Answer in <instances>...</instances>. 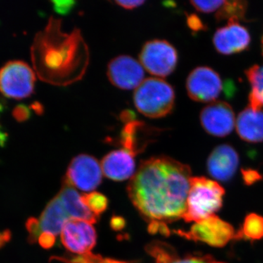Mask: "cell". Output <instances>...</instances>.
<instances>
[{
	"mask_svg": "<svg viewBox=\"0 0 263 263\" xmlns=\"http://www.w3.org/2000/svg\"><path fill=\"white\" fill-rule=\"evenodd\" d=\"M191 169L166 156L143 161L133 176L128 193L147 219L173 221L183 218L190 188Z\"/></svg>",
	"mask_w": 263,
	"mask_h": 263,
	"instance_id": "6da1fadb",
	"label": "cell"
},
{
	"mask_svg": "<svg viewBox=\"0 0 263 263\" xmlns=\"http://www.w3.org/2000/svg\"><path fill=\"white\" fill-rule=\"evenodd\" d=\"M33 68L44 82L66 86L81 80L89 63V51L80 29L63 32L61 19L51 17L31 47Z\"/></svg>",
	"mask_w": 263,
	"mask_h": 263,
	"instance_id": "7a4b0ae2",
	"label": "cell"
},
{
	"mask_svg": "<svg viewBox=\"0 0 263 263\" xmlns=\"http://www.w3.org/2000/svg\"><path fill=\"white\" fill-rule=\"evenodd\" d=\"M226 191L219 183L205 177H192L183 219L198 222L214 215L222 206Z\"/></svg>",
	"mask_w": 263,
	"mask_h": 263,
	"instance_id": "3957f363",
	"label": "cell"
},
{
	"mask_svg": "<svg viewBox=\"0 0 263 263\" xmlns=\"http://www.w3.org/2000/svg\"><path fill=\"white\" fill-rule=\"evenodd\" d=\"M133 100L140 113L150 119H159L172 111L175 91L168 83L160 78H148L137 88Z\"/></svg>",
	"mask_w": 263,
	"mask_h": 263,
	"instance_id": "277c9868",
	"label": "cell"
},
{
	"mask_svg": "<svg viewBox=\"0 0 263 263\" xmlns=\"http://www.w3.org/2000/svg\"><path fill=\"white\" fill-rule=\"evenodd\" d=\"M35 81V72L26 62L10 61L0 69V92L7 98H28L34 91Z\"/></svg>",
	"mask_w": 263,
	"mask_h": 263,
	"instance_id": "5b68a950",
	"label": "cell"
},
{
	"mask_svg": "<svg viewBox=\"0 0 263 263\" xmlns=\"http://www.w3.org/2000/svg\"><path fill=\"white\" fill-rule=\"evenodd\" d=\"M178 62L176 48L165 41L155 40L147 42L140 53V62L152 75L167 77L174 72Z\"/></svg>",
	"mask_w": 263,
	"mask_h": 263,
	"instance_id": "8992f818",
	"label": "cell"
},
{
	"mask_svg": "<svg viewBox=\"0 0 263 263\" xmlns=\"http://www.w3.org/2000/svg\"><path fill=\"white\" fill-rule=\"evenodd\" d=\"M178 233L188 239L214 247H224L230 240L235 239V236L233 227L216 215L195 223L188 232Z\"/></svg>",
	"mask_w": 263,
	"mask_h": 263,
	"instance_id": "52a82bcc",
	"label": "cell"
},
{
	"mask_svg": "<svg viewBox=\"0 0 263 263\" xmlns=\"http://www.w3.org/2000/svg\"><path fill=\"white\" fill-rule=\"evenodd\" d=\"M103 174L101 164L95 157L79 155L74 157L69 164L65 181L81 191L91 192L101 183Z\"/></svg>",
	"mask_w": 263,
	"mask_h": 263,
	"instance_id": "ba28073f",
	"label": "cell"
},
{
	"mask_svg": "<svg viewBox=\"0 0 263 263\" xmlns=\"http://www.w3.org/2000/svg\"><path fill=\"white\" fill-rule=\"evenodd\" d=\"M186 89L192 100L201 103H213L222 91V81L219 74L212 68L197 67L189 75Z\"/></svg>",
	"mask_w": 263,
	"mask_h": 263,
	"instance_id": "9c48e42d",
	"label": "cell"
},
{
	"mask_svg": "<svg viewBox=\"0 0 263 263\" xmlns=\"http://www.w3.org/2000/svg\"><path fill=\"white\" fill-rule=\"evenodd\" d=\"M107 76L116 87L124 90L137 89L144 79V68L134 58L122 55L109 62Z\"/></svg>",
	"mask_w": 263,
	"mask_h": 263,
	"instance_id": "30bf717a",
	"label": "cell"
},
{
	"mask_svg": "<svg viewBox=\"0 0 263 263\" xmlns=\"http://www.w3.org/2000/svg\"><path fill=\"white\" fill-rule=\"evenodd\" d=\"M91 223L72 219L62 230L61 239L65 248L79 255L91 253L97 241V233Z\"/></svg>",
	"mask_w": 263,
	"mask_h": 263,
	"instance_id": "8fae6325",
	"label": "cell"
},
{
	"mask_svg": "<svg viewBox=\"0 0 263 263\" xmlns=\"http://www.w3.org/2000/svg\"><path fill=\"white\" fill-rule=\"evenodd\" d=\"M200 122L209 134L216 137L227 136L234 128V112L226 102H213L202 109Z\"/></svg>",
	"mask_w": 263,
	"mask_h": 263,
	"instance_id": "7c38bea8",
	"label": "cell"
},
{
	"mask_svg": "<svg viewBox=\"0 0 263 263\" xmlns=\"http://www.w3.org/2000/svg\"><path fill=\"white\" fill-rule=\"evenodd\" d=\"M239 157L230 145L216 147L207 161V171L212 177L219 181H230L236 173Z\"/></svg>",
	"mask_w": 263,
	"mask_h": 263,
	"instance_id": "4fadbf2b",
	"label": "cell"
},
{
	"mask_svg": "<svg viewBox=\"0 0 263 263\" xmlns=\"http://www.w3.org/2000/svg\"><path fill=\"white\" fill-rule=\"evenodd\" d=\"M216 51L222 54H232L245 51L250 43V34L238 22L232 21L228 25L218 29L214 36Z\"/></svg>",
	"mask_w": 263,
	"mask_h": 263,
	"instance_id": "5bb4252c",
	"label": "cell"
},
{
	"mask_svg": "<svg viewBox=\"0 0 263 263\" xmlns=\"http://www.w3.org/2000/svg\"><path fill=\"white\" fill-rule=\"evenodd\" d=\"M135 156L124 148L110 152L105 156L101 162L103 174L116 181L129 179L136 170Z\"/></svg>",
	"mask_w": 263,
	"mask_h": 263,
	"instance_id": "9a60e30c",
	"label": "cell"
},
{
	"mask_svg": "<svg viewBox=\"0 0 263 263\" xmlns=\"http://www.w3.org/2000/svg\"><path fill=\"white\" fill-rule=\"evenodd\" d=\"M70 220L72 219L57 195L48 202L38 220L41 235L46 233L54 237L61 235L65 224Z\"/></svg>",
	"mask_w": 263,
	"mask_h": 263,
	"instance_id": "2e32d148",
	"label": "cell"
},
{
	"mask_svg": "<svg viewBox=\"0 0 263 263\" xmlns=\"http://www.w3.org/2000/svg\"><path fill=\"white\" fill-rule=\"evenodd\" d=\"M236 130L243 141L249 143L263 141V110L247 107L238 115Z\"/></svg>",
	"mask_w": 263,
	"mask_h": 263,
	"instance_id": "e0dca14e",
	"label": "cell"
},
{
	"mask_svg": "<svg viewBox=\"0 0 263 263\" xmlns=\"http://www.w3.org/2000/svg\"><path fill=\"white\" fill-rule=\"evenodd\" d=\"M58 196L63 202L71 219L86 221L91 224L98 221V216H95L84 203L82 195L68 183H65Z\"/></svg>",
	"mask_w": 263,
	"mask_h": 263,
	"instance_id": "ac0fdd59",
	"label": "cell"
},
{
	"mask_svg": "<svg viewBox=\"0 0 263 263\" xmlns=\"http://www.w3.org/2000/svg\"><path fill=\"white\" fill-rule=\"evenodd\" d=\"M155 130L143 122L133 121L127 123L121 133L120 141L123 148L136 155L150 141L146 139L145 137L152 136Z\"/></svg>",
	"mask_w": 263,
	"mask_h": 263,
	"instance_id": "d6986e66",
	"label": "cell"
},
{
	"mask_svg": "<svg viewBox=\"0 0 263 263\" xmlns=\"http://www.w3.org/2000/svg\"><path fill=\"white\" fill-rule=\"evenodd\" d=\"M247 79L250 83L249 106L254 109H262L263 107V65H254L246 71Z\"/></svg>",
	"mask_w": 263,
	"mask_h": 263,
	"instance_id": "ffe728a7",
	"label": "cell"
},
{
	"mask_svg": "<svg viewBox=\"0 0 263 263\" xmlns=\"http://www.w3.org/2000/svg\"><path fill=\"white\" fill-rule=\"evenodd\" d=\"M263 238V216L249 214L246 216L241 228L235 233V239L257 240Z\"/></svg>",
	"mask_w": 263,
	"mask_h": 263,
	"instance_id": "44dd1931",
	"label": "cell"
},
{
	"mask_svg": "<svg viewBox=\"0 0 263 263\" xmlns=\"http://www.w3.org/2000/svg\"><path fill=\"white\" fill-rule=\"evenodd\" d=\"M247 8V3L245 1H224L216 13V20L238 22L245 18Z\"/></svg>",
	"mask_w": 263,
	"mask_h": 263,
	"instance_id": "7402d4cb",
	"label": "cell"
},
{
	"mask_svg": "<svg viewBox=\"0 0 263 263\" xmlns=\"http://www.w3.org/2000/svg\"><path fill=\"white\" fill-rule=\"evenodd\" d=\"M83 200L95 216H100L106 210L108 200L105 195L98 193H90L82 195Z\"/></svg>",
	"mask_w": 263,
	"mask_h": 263,
	"instance_id": "603a6c76",
	"label": "cell"
},
{
	"mask_svg": "<svg viewBox=\"0 0 263 263\" xmlns=\"http://www.w3.org/2000/svg\"><path fill=\"white\" fill-rule=\"evenodd\" d=\"M192 5L195 9L202 13H216L224 3V0H211V1H192Z\"/></svg>",
	"mask_w": 263,
	"mask_h": 263,
	"instance_id": "cb8c5ba5",
	"label": "cell"
},
{
	"mask_svg": "<svg viewBox=\"0 0 263 263\" xmlns=\"http://www.w3.org/2000/svg\"><path fill=\"white\" fill-rule=\"evenodd\" d=\"M26 228L28 230L29 233V243H35L36 240L39 238L41 235L40 231L39 221L35 218L31 217L26 222Z\"/></svg>",
	"mask_w": 263,
	"mask_h": 263,
	"instance_id": "d4e9b609",
	"label": "cell"
},
{
	"mask_svg": "<svg viewBox=\"0 0 263 263\" xmlns=\"http://www.w3.org/2000/svg\"><path fill=\"white\" fill-rule=\"evenodd\" d=\"M169 263H224L216 262L210 256H189L184 258L175 259Z\"/></svg>",
	"mask_w": 263,
	"mask_h": 263,
	"instance_id": "484cf974",
	"label": "cell"
},
{
	"mask_svg": "<svg viewBox=\"0 0 263 263\" xmlns=\"http://www.w3.org/2000/svg\"><path fill=\"white\" fill-rule=\"evenodd\" d=\"M242 176L246 184L250 186L262 179V175L258 171L252 169L242 170Z\"/></svg>",
	"mask_w": 263,
	"mask_h": 263,
	"instance_id": "4316f807",
	"label": "cell"
},
{
	"mask_svg": "<svg viewBox=\"0 0 263 263\" xmlns=\"http://www.w3.org/2000/svg\"><path fill=\"white\" fill-rule=\"evenodd\" d=\"M53 4L57 12L62 14H66L72 10L76 3L72 1H54L53 2Z\"/></svg>",
	"mask_w": 263,
	"mask_h": 263,
	"instance_id": "83f0119b",
	"label": "cell"
},
{
	"mask_svg": "<svg viewBox=\"0 0 263 263\" xmlns=\"http://www.w3.org/2000/svg\"><path fill=\"white\" fill-rule=\"evenodd\" d=\"M187 24L193 31H200L205 29V26L196 15H190L187 17Z\"/></svg>",
	"mask_w": 263,
	"mask_h": 263,
	"instance_id": "f1b7e54d",
	"label": "cell"
},
{
	"mask_svg": "<svg viewBox=\"0 0 263 263\" xmlns=\"http://www.w3.org/2000/svg\"><path fill=\"white\" fill-rule=\"evenodd\" d=\"M55 238L56 237L53 235L46 234V233H42L38 238L40 245L44 249L51 248L55 242Z\"/></svg>",
	"mask_w": 263,
	"mask_h": 263,
	"instance_id": "f546056e",
	"label": "cell"
},
{
	"mask_svg": "<svg viewBox=\"0 0 263 263\" xmlns=\"http://www.w3.org/2000/svg\"><path fill=\"white\" fill-rule=\"evenodd\" d=\"M115 3L119 5V6L124 8V9L133 10L144 4L145 2L142 1V0H141V1H138V0H135V1H124V0H120V1H115Z\"/></svg>",
	"mask_w": 263,
	"mask_h": 263,
	"instance_id": "4dcf8cb0",
	"label": "cell"
},
{
	"mask_svg": "<svg viewBox=\"0 0 263 263\" xmlns=\"http://www.w3.org/2000/svg\"><path fill=\"white\" fill-rule=\"evenodd\" d=\"M13 116L19 122H23L29 117L28 109L25 106H18L13 110Z\"/></svg>",
	"mask_w": 263,
	"mask_h": 263,
	"instance_id": "1f68e13d",
	"label": "cell"
},
{
	"mask_svg": "<svg viewBox=\"0 0 263 263\" xmlns=\"http://www.w3.org/2000/svg\"><path fill=\"white\" fill-rule=\"evenodd\" d=\"M11 239V233L9 230H5L3 233H0V249L4 247L7 242Z\"/></svg>",
	"mask_w": 263,
	"mask_h": 263,
	"instance_id": "d6a6232c",
	"label": "cell"
},
{
	"mask_svg": "<svg viewBox=\"0 0 263 263\" xmlns=\"http://www.w3.org/2000/svg\"><path fill=\"white\" fill-rule=\"evenodd\" d=\"M135 114L130 110H125V111L122 112V115H121V119L123 122L127 123L133 122L134 120Z\"/></svg>",
	"mask_w": 263,
	"mask_h": 263,
	"instance_id": "836d02e7",
	"label": "cell"
},
{
	"mask_svg": "<svg viewBox=\"0 0 263 263\" xmlns=\"http://www.w3.org/2000/svg\"><path fill=\"white\" fill-rule=\"evenodd\" d=\"M262 47H263V38H262Z\"/></svg>",
	"mask_w": 263,
	"mask_h": 263,
	"instance_id": "e575fe53",
	"label": "cell"
}]
</instances>
